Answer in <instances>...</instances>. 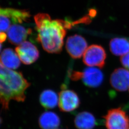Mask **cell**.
<instances>
[{
  "label": "cell",
  "instance_id": "1",
  "mask_svg": "<svg viewBox=\"0 0 129 129\" xmlns=\"http://www.w3.org/2000/svg\"><path fill=\"white\" fill-rule=\"evenodd\" d=\"M37 40L43 49L49 53H59L62 50L67 30L72 23L62 20H52L46 14H38L35 17Z\"/></svg>",
  "mask_w": 129,
  "mask_h": 129
},
{
  "label": "cell",
  "instance_id": "2",
  "mask_svg": "<svg viewBox=\"0 0 129 129\" xmlns=\"http://www.w3.org/2000/svg\"><path fill=\"white\" fill-rule=\"evenodd\" d=\"M30 86L20 72L8 69L1 64L0 98L3 108L7 110L12 100L23 102L25 99V91Z\"/></svg>",
  "mask_w": 129,
  "mask_h": 129
},
{
  "label": "cell",
  "instance_id": "3",
  "mask_svg": "<svg viewBox=\"0 0 129 129\" xmlns=\"http://www.w3.org/2000/svg\"><path fill=\"white\" fill-rule=\"evenodd\" d=\"M106 51L102 46L92 45L88 47L83 55L84 63L88 67L103 68L105 64Z\"/></svg>",
  "mask_w": 129,
  "mask_h": 129
},
{
  "label": "cell",
  "instance_id": "4",
  "mask_svg": "<svg viewBox=\"0 0 129 129\" xmlns=\"http://www.w3.org/2000/svg\"><path fill=\"white\" fill-rule=\"evenodd\" d=\"M103 118L107 129H129V116L120 108L109 110Z\"/></svg>",
  "mask_w": 129,
  "mask_h": 129
},
{
  "label": "cell",
  "instance_id": "5",
  "mask_svg": "<svg viewBox=\"0 0 129 129\" xmlns=\"http://www.w3.org/2000/svg\"><path fill=\"white\" fill-rule=\"evenodd\" d=\"M66 48L72 58L78 59L82 57L88 48V43L82 36L75 35L68 38Z\"/></svg>",
  "mask_w": 129,
  "mask_h": 129
},
{
  "label": "cell",
  "instance_id": "6",
  "mask_svg": "<svg viewBox=\"0 0 129 129\" xmlns=\"http://www.w3.org/2000/svg\"><path fill=\"white\" fill-rule=\"evenodd\" d=\"M15 51L24 64H32L39 56V52L37 47L30 42H23L15 48Z\"/></svg>",
  "mask_w": 129,
  "mask_h": 129
},
{
  "label": "cell",
  "instance_id": "7",
  "mask_svg": "<svg viewBox=\"0 0 129 129\" xmlns=\"http://www.w3.org/2000/svg\"><path fill=\"white\" fill-rule=\"evenodd\" d=\"M58 106L63 112H71L78 108L80 100L77 94L74 91L63 89L59 93Z\"/></svg>",
  "mask_w": 129,
  "mask_h": 129
},
{
  "label": "cell",
  "instance_id": "8",
  "mask_svg": "<svg viewBox=\"0 0 129 129\" xmlns=\"http://www.w3.org/2000/svg\"><path fill=\"white\" fill-rule=\"evenodd\" d=\"M80 79L84 84L90 88H97L102 84L104 75L102 71L94 67L85 69L83 72H80Z\"/></svg>",
  "mask_w": 129,
  "mask_h": 129
},
{
  "label": "cell",
  "instance_id": "9",
  "mask_svg": "<svg viewBox=\"0 0 129 129\" xmlns=\"http://www.w3.org/2000/svg\"><path fill=\"white\" fill-rule=\"evenodd\" d=\"M111 86L120 91L127 90L129 88V71L123 68L115 69L110 78Z\"/></svg>",
  "mask_w": 129,
  "mask_h": 129
},
{
  "label": "cell",
  "instance_id": "10",
  "mask_svg": "<svg viewBox=\"0 0 129 129\" xmlns=\"http://www.w3.org/2000/svg\"><path fill=\"white\" fill-rule=\"evenodd\" d=\"M31 32L30 29H26L18 24H14L8 29L7 35L10 43L19 46L24 42Z\"/></svg>",
  "mask_w": 129,
  "mask_h": 129
},
{
  "label": "cell",
  "instance_id": "11",
  "mask_svg": "<svg viewBox=\"0 0 129 129\" xmlns=\"http://www.w3.org/2000/svg\"><path fill=\"white\" fill-rule=\"evenodd\" d=\"M0 15L6 17L11 23H23L26 22L30 17V13L25 10H19L11 8H1Z\"/></svg>",
  "mask_w": 129,
  "mask_h": 129
},
{
  "label": "cell",
  "instance_id": "12",
  "mask_svg": "<svg viewBox=\"0 0 129 129\" xmlns=\"http://www.w3.org/2000/svg\"><path fill=\"white\" fill-rule=\"evenodd\" d=\"M17 53L11 48H5L1 55V64L10 69H18L21 62Z\"/></svg>",
  "mask_w": 129,
  "mask_h": 129
},
{
  "label": "cell",
  "instance_id": "13",
  "mask_svg": "<svg viewBox=\"0 0 129 129\" xmlns=\"http://www.w3.org/2000/svg\"><path fill=\"white\" fill-rule=\"evenodd\" d=\"M74 123L78 129H93L96 125V120L91 113L83 111L76 116Z\"/></svg>",
  "mask_w": 129,
  "mask_h": 129
},
{
  "label": "cell",
  "instance_id": "14",
  "mask_svg": "<svg viewBox=\"0 0 129 129\" xmlns=\"http://www.w3.org/2000/svg\"><path fill=\"white\" fill-rule=\"evenodd\" d=\"M38 122L42 129H56L60 125V120L55 112L46 111L40 116Z\"/></svg>",
  "mask_w": 129,
  "mask_h": 129
},
{
  "label": "cell",
  "instance_id": "15",
  "mask_svg": "<svg viewBox=\"0 0 129 129\" xmlns=\"http://www.w3.org/2000/svg\"><path fill=\"white\" fill-rule=\"evenodd\" d=\"M111 53L117 55H124L129 53V40L125 38H114L110 42Z\"/></svg>",
  "mask_w": 129,
  "mask_h": 129
},
{
  "label": "cell",
  "instance_id": "16",
  "mask_svg": "<svg viewBox=\"0 0 129 129\" xmlns=\"http://www.w3.org/2000/svg\"><path fill=\"white\" fill-rule=\"evenodd\" d=\"M40 102L42 106L47 109L55 108L59 102V97L55 91L51 89L44 90L40 94Z\"/></svg>",
  "mask_w": 129,
  "mask_h": 129
},
{
  "label": "cell",
  "instance_id": "17",
  "mask_svg": "<svg viewBox=\"0 0 129 129\" xmlns=\"http://www.w3.org/2000/svg\"><path fill=\"white\" fill-rule=\"evenodd\" d=\"M120 62L123 67L129 70V53L120 57Z\"/></svg>",
  "mask_w": 129,
  "mask_h": 129
},
{
  "label": "cell",
  "instance_id": "18",
  "mask_svg": "<svg viewBox=\"0 0 129 129\" xmlns=\"http://www.w3.org/2000/svg\"><path fill=\"white\" fill-rule=\"evenodd\" d=\"M7 37V35L4 32H1L0 34V41L1 44H2L3 42H5Z\"/></svg>",
  "mask_w": 129,
  "mask_h": 129
},
{
  "label": "cell",
  "instance_id": "19",
  "mask_svg": "<svg viewBox=\"0 0 129 129\" xmlns=\"http://www.w3.org/2000/svg\"></svg>",
  "mask_w": 129,
  "mask_h": 129
}]
</instances>
